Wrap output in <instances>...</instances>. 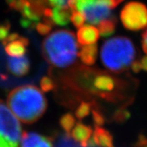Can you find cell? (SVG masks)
<instances>
[{"instance_id": "603a6c76", "label": "cell", "mask_w": 147, "mask_h": 147, "mask_svg": "<svg viewBox=\"0 0 147 147\" xmlns=\"http://www.w3.org/2000/svg\"><path fill=\"white\" fill-rule=\"evenodd\" d=\"M53 25H51V23H47L45 21V23H40L39 22L36 25L35 28H36L37 32L40 34V35H47L50 33V32L52 29Z\"/></svg>"}, {"instance_id": "2e32d148", "label": "cell", "mask_w": 147, "mask_h": 147, "mask_svg": "<svg viewBox=\"0 0 147 147\" xmlns=\"http://www.w3.org/2000/svg\"><path fill=\"white\" fill-rule=\"evenodd\" d=\"M116 26V19L112 16L111 18L105 19L98 23L99 34L104 38H107L112 35L115 32Z\"/></svg>"}, {"instance_id": "d6986e66", "label": "cell", "mask_w": 147, "mask_h": 147, "mask_svg": "<svg viewBox=\"0 0 147 147\" xmlns=\"http://www.w3.org/2000/svg\"><path fill=\"white\" fill-rule=\"evenodd\" d=\"M53 7H68L76 10L75 0H44Z\"/></svg>"}, {"instance_id": "44dd1931", "label": "cell", "mask_w": 147, "mask_h": 147, "mask_svg": "<svg viewBox=\"0 0 147 147\" xmlns=\"http://www.w3.org/2000/svg\"><path fill=\"white\" fill-rule=\"evenodd\" d=\"M41 90L45 92L52 91L55 88V83L52 79L49 77H43L41 80Z\"/></svg>"}, {"instance_id": "9c48e42d", "label": "cell", "mask_w": 147, "mask_h": 147, "mask_svg": "<svg viewBox=\"0 0 147 147\" xmlns=\"http://www.w3.org/2000/svg\"><path fill=\"white\" fill-rule=\"evenodd\" d=\"M7 68L14 76L22 77L27 74L30 69V62L26 56H11L7 59Z\"/></svg>"}, {"instance_id": "484cf974", "label": "cell", "mask_w": 147, "mask_h": 147, "mask_svg": "<svg viewBox=\"0 0 147 147\" xmlns=\"http://www.w3.org/2000/svg\"><path fill=\"white\" fill-rule=\"evenodd\" d=\"M142 47L144 52L147 54V29L142 35Z\"/></svg>"}, {"instance_id": "4fadbf2b", "label": "cell", "mask_w": 147, "mask_h": 147, "mask_svg": "<svg viewBox=\"0 0 147 147\" xmlns=\"http://www.w3.org/2000/svg\"><path fill=\"white\" fill-rule=\"evenodd\" d=\"M73 11L71 8L68 7H53L51 11V21L54 25H68L71 20V15Z\"/></svg>"}, {"instance_id": "277c9868", "label": "cell", "mask_w": 147, "mask_h": 147, "mask_svg": "<svg viewBox=\"0 0 147 147\" xmlns=\"http://www.w3.org/2000/svg\"><path fill=\"white\" fill-rule=\"evenodd\" d=\"M21 126L15 115L0 99V147H18Z\"/></svg>"}, {"instance_id": "e0dca14e", "label": "cell", "mask_w": 147, "mask_h": 147, "mask_svg": "<svg viewBox=\"0 0 147 147\" xmlns=\"http://www.w3.org/2000/svg\"><path fill=\"white\" fill-rule=\"evenodd\" d=\"M75 125V119L71 113H65L60 119V125L66 132L67 135H69L71 131Z\"/></svg>"}, {"instance_id": "8992f818", "label": "cell", "mask_w": 147, "mask_h": 147, "mask_svg": "<svg viewBox=\"0 0 147 147\" xmlns=\"http://www.w3.org/2000/svg\"><path fill=\"white\" fill-rule=\"evenodd\" d=\"M120 18L125 28L138 31L147 27V7L139 2H130L122 8Z\"/></svg>"}, {"instance_id": "83f0119b", "label": "cell", "mask_w": 147, "mask_h": 147, "mask_svg": "<svg viewBox=\"0 0 147 147\" xmlns=\"http://www.w3.org/2000/svg\"><path fill=\"white\" fill-rule=\"evenodd\" d=\"M131 68L134 73H138V72L140 71V70L142 68L140 63V61H134V62H133V63L131 64Z\"/></svg>"}, {"instance_id": "5bb4252c", "label": "cell", "mask_w": 147, "mask_h": 147, "mask_svg": "<svg viewBox=\"0 0 147 147\" xmlns=\"http://www.w3.org/2000/svg\"><path fill=\"white\" fill-rule=\"evenodd\" d=\"M92 140L95 145L99 147H113V140L111 134L99 126L95 127Z\"/></svg>"}, {"instance_id": "9a60e30c", "label": "cell", "mask_w": 147, "mask_h": 147, "mask_svg": "<svg viewBox=\"0 0 147 147\" xmlns=\"http://www.w3.org/2000/svg\"><path fill=\"white\" fill-rule=\"evenodd\" d=\"M98 55V46L95 44L84 45L80 49L78 56L83 64L92 65L95 63Z\"/></svg>"}, {"instance_id": "3957f363", "label": "cell", "mask_w": 147, "mask_h": 147, "mask_svg": "<svg viewBox=\"0 0 147 147\" xmlns=\"http://www.w3.org/2000/svg\"><path fill=\"white\" fill-rule=\"evenodd\" d=\"M136 56L134 45L129 38L116 36L104 43L101 51L103 65L111 71L120 73L128 69Z\"/></svg>"}, {"instance_id": "4316f807", "label": "cell", "mask_w": 147, "mask_h": 147, "mask_svg": "<svg viewBox=\"0 0 147 147\" xmlns=\"http://www.w3.org/2000/svg\"><path fill=\"white\" fill-rule=\"evenodd\" d=\"M59 147H74L73 144L69 141V135H67V138H64L62 140V141H60Z\"/></svg>"}, {"instance_id": "7402d4cb", "label": "cell", "mask_w": 147, "mask_h": 147, "mask_svg": "<svg viewBox=\"0 0 147 147\" xmlns=\"http://www.w3.org/2000/svg\"><path fill=\"white\" fill-rule=\"evenodd\" d=\"M130 117V113L125 107H122L115 112L113 119L116 122H122L128 119Z\"/></svg>"}, {"instance_id": "5b68a950", "label": "cell", "mask_w": 147, "mask_h": 147, "mask_svg": "<svg viewBox=\"0 0 147 147\" xmlns=\"http://www.w3.org/2000/svg\"><path fill=\"white\" fill-rule=\"evenodd\" d=\"M76 9L81 12L90 24L96 25L112 17V0H75Z\"/></svg>"}, {"instance_id": "ac0fdd59", "label": "cell", "mask_w": 147, "mask_h": 147, "mask_svg": "<svg viewBox=\"0 0 147 147\" xmlns=\"http://www.w3.org/2000/svg\"><path fill=\"white\" fill-rule=\"evenodd\" d=\"M92 107V105L90 102H85V101H83V102L78 106L77 110H76V117L80 120L83 119H84L85 117H86V116L90 113V112H91Z\"/></svg>"}, {"instance_id": "ffe728a7", "label": "cell", "mask_w": 147, "mask_h": 147, "mask_svg": "<svg viewBox=\"0 0 147 147\" xmlns=\"http://www.w3.org/2000/svg\"><path fill=\"white\" fill-rule=\"evenodd\" d=\"M71 20L74 26L78 29L81 27L85 22V18L83 14L78 10H73L71 15Z\"/></svg>"}, {"instance_id": "cb8c5ba5", "label": "cell", "mask_w": 147, "mask_h": 147, "mask_svg": "<svg viewBox=\"0 0 147 147\" xmlns=\"http://www.w3.org/2000/svg\"><path fill=\"white\" fill-rule=\"evenodd\" d=\"M92 119L94 124H95V127L96 126H99L101 127V125L105 124V118L103 113L100 112L98 110H92Z\"/></svg>"}, {"instance_id": "f1b7e54d", "label": "cell", "mask_w": 147, "mask_h": 147, "mask_svg": "<svg viewBox=\"0 0 147 147\" xmlns=\"http://www.w3.org/2000/svg\"><path fill=\"white\" fill-rule=\"evenodd\" d=\"M140 63L142 69L147 71V56L143 57L141 59V60L140 61Z\"/></svg>"}, {"instance_id": "52a82bcc", "label": "cell", "mask_w": 147, "mask_h": 147, "mask_svg": "<svg viewBox=\"0 0 147 147\" xmlns=\"http://www.w3.org/2000/svg\"><path fill=\"white\" fill-rule=\"evenodd\" d=\"M116 86V79L108 74H98L94 78L92 91L106 98L109 92L113 91Z\"/></svg>"}, {"instance_id": "6da1fadb", "label": "cell", "mask_w": 147, "mask_h": 147, "mask_svg": "<svg viewBox=\"0 0 147 147\" xmlns=\"http://www.w3.org/2000/svg\"><path fill=\"white\" fill-rule=\"evenodd\" d=\"M7 103L15 116L26 124L38 120L47 106L45 95L33 85L21 86L13 89L8 95Z\"/></svg>"}, {"instance_id": "d4e9b609", "label": "cell", "mask_w": 147, "mask_h": 147, "mask_svg": "<svg viewBox=\"0 0 147 147\" xmlns=\"http://www.w3.org/2000/svg\"><path fill=\"white\" fill-rule=\"evenodd\" d=\"M10 23L8 22H5L3 23H0V41H3L9 35Z\"/></svg>"}, {"instance_id": "30bf717a", "label": "cell", "mask_w": 147, "mask_h": 147, "mask_svg": "<svg viewBox=\"0 0 147 147\" xmlns=\"http://www.w3.org/2000/svg\"><path fill=\"white\" fill-rule=\"evenodd\" d=\"M98 29L91 25H86L79 28L78 31V41L80 45H93L99 38Z\"/></svg>"}, {"instance_id": "7c38bea8", "label": "cell", "mask_w": 147, "mask_h": 147, "mask_svg": "<svg viewBox=\"0 0 147 147\" xmlns=\"http://www.w3.org/2000/svg\"><path fill=\"white\" fill-rule=\"evenodd\" d=\"M29 45V40L24 37L20 36L18 39L5 45V52L11 56L19 57L26 53V47Z\"/></svg>"}, {"instance_id": "ba28073f", "label": "cell", "mask_w": 147, "mask_h": 147, "mask_svg": "<svg viewBox=\"0 0 147 147\" xmlns=\"http://www.w3.org/2000/svg\"><path fill=\"white\" fill-rule=\"evenodd\" d=\"M20 147H53L52 140L35 132H23Z\"/></svg>"}, {"instance_id": "7a4b0ae2", "label": "cell", "mask_w": 147, "mask_h": 147, "mask_svg": "<svg viewBox=\"0 0 147 147\" xmlns=\"http://www.w3.org/2000/svg\"><path fill=\"white\" fill-rule=\"evenodd\" d=\"M43 53L48 62L57 68L71 65L78 54V44L74 32L59 29L51 33L43 42Z\"/></svg>"}, {"instance_id": "8fae6325", "label": "cell", "mask_w": 147, "mask_h": 147, "mask_svg": "<svg viewBox=\"0 0 147 147\" xmlns=\"http://www.w3.org/2000/svg\"><path fill=\"white\" fill-rule=\"evenodd\" d=\"M92 134V130L90 126L78 123L72 128L71 136L74 141L80 143L82 147H87Z\"/></svg>"}]
</instances>
